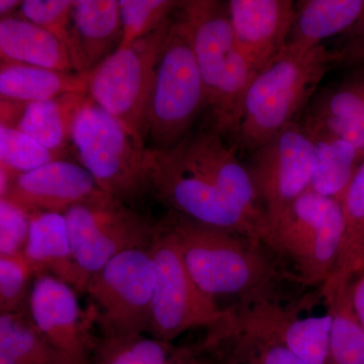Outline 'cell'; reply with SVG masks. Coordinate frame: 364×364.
I'll use <instances>...</instances> for the list:
<instances>
[{"label":"cell","mask_w":364,"mask_h":364,"mask_svg":"<svg viewBox=\"0 0 364 364\" xmlns=\"http://www.w3.org/2000/svg\"><path fill=\"white\" fill-rule=\"evenodd\" d=\"M193 23V49L205 93V107L214 95L236 49L228 4L210 0L186 1Z\"/></svg>","instance_id":"19"},{"label":"cell","mask_w":364,"mask_h":364,"mask_svg":"<svg viewBox=\"0 0 364 364\" xmlns=\"http://www.w3.org/2000/svg\"><path fill=\"white\" fill-rule=\"evenodd\" d=\"M350 282L324 291L332 317L330 355L334 364H364V329L350 299Z\"/></svg>","instance_id":"26"},{"label":"cell","mask_w":364,"mask_h":364,"mask_svg":"<svg viewBox=\"0 0 364 364\" xmlns=\"http://www.w3.org/2000/svg\"><path fill=\"white\" fill-rule=\"evenodd\" d=\"M77 291L50 274H38L28 301L33 324L63 364H87L98 342L90 318L79 306Z\"/></svg>","instance_id":"12"},{"label":"cell","mask_w":364,"mask_h":364,"mask_svg":"<svg viewBox=\"0 0 364 364\" xmlns=\"http://www.w3.org/2000/svg\"><path fill=\"white\" fill-rule=\"evenodd\" d=\"M71 35L72 64L77 73L88 75L123 41L119 1H72Z\"/></svg>","instance_id":"17"},{"label":"cell","mask_w":364,"mask_h":364,"mask_svg":"<svg viewBox=\"0 0 364 364\" xmlns=\"http://www.w3.org/2000/svg\"><path fill=\"white\" fill-rule=\"evenodd\" d=\"M349 291L352 308L364 329V272H361L356 282L350 284Z\"/></svg>","instance_id":"37"},{"label":"cell","mask_w":364,"mask_h":364,"mask_svg":"<svg viewBox=\"0 0 364 364\" xmlns=\"http://www.w3.org/2000/svg\"><path fill=\"white\" fill-rule=\"evenodd\" d=\"M149 193L188 219L264 242L267 231L241 205L189 168L173 148L147 149Z\"/></svg>","instance_id":"7"},{"label":"cell","mask_w":364,"mask_h":364,"mask_svg":"<svg viewBox=\"0 0 364 364\" xmlns=\"http://www.w3.org/2000/svg\"><path fill=\"white\" fill-rule=\"evenodd\" d=\"M334 52L336 64L364 72V18L352 28L344 44Z\"/></svg>","instance_id":"36"},{"label":"cell","mask_w":364,"mask_h":364,"mask_svg":"<svg viewBox=\"0 0 364 364\" xmlns=\"http://www.w3.org/2000/svg\"><path fill=\"white\" fill-rule=\"evenodd\" d=\"M166 344L143 335L98 342L97 364H168Z\"/></svg>","instance_id":"32"},{"label":"cell","mask_w":364,"mask_h":364,"mask_svg":"<svg viewBox=\"0 0 364 364\" xmlns=\"http://www.w3.org/2000/svg\"><path fill=\"white\" fill-rule=\"evenodd\" d=\"M150 252L156 267L149 328L153 338L168 343L195 328L222 331L229 327L233 313L221 310L215 299L196 284L164 222L157 224Z\"/></svg>","instance_id":"6"},{"label":"cell","mask_w":364,"mask_h":364,"mask_svg":"<svg viewBox=\"0 0 364 364\" xmlns=\"http://www.w3.org/2000/svg\"><path fill=\"white\" fill-rule=\"evenodd\" d=\"M248 169L268 228L311 188L314 146L303 122H294L254 150Z\"/></svg>","instance_id":"11"},{"label":"cell","mask_w":364,"mask_h":364,"mask_svg":"<svg viewBox=\"0 0 364 364\" xmlns=\"http://www.w3.org/2000/svg\"><path fill=\"white\" fill-rule=\"evenodd\" d=\"M31 215L6 198H0V255L25 252Z\"/></svg>","instance_id":"35"},{"label":"cell","mask_w":364,"mask_h":364,"mask_svg":"<svg viewBox=\"0 0 364 364\" xmlns=\"http://www.w3.org/2000/svg\"><path fill=\"white\" fill-rule=\"evenodd\" d=\"M72 147L98 186L132 205L149 193L146 149L109 112L90 100L79 112Z\"/></svg>","instance_id":"5"},{"label":"cell","mask_w":364,"mask_h":364,"mask_svg":"<svg viewBox=\"0 0 364 364\" xmlns=\"http://www.w3.org/2000/svg\"><path fill=\"white\" fill-rule=\"evenodd\" d=\"M87 90L88 75L18 62L1 61V100L16 104H31L67 93L87 95Z\"/></svg>","instance_id":"23"},{"label":"cell","mask_w":364,"mask_h":364,"mask_svg":"<svg viewBox=\"0 0 364 364\" xmlns=\"http://www.w3.org/2000/svg\"><path fill=\"white\" fill-rule=\"evenodd\" d=\"M364 18V0H301L284 51L305 55L328 38L349 33Z\"/></svg>","instance_id":"21"},{"label":"cell","mask_w":364,"mask_h":364,"mask_svg":"<svg viewBox=\"0 0 364 364\" xmlns=\"http://www.w3.org/2000/svg\"><path fill=\"white\" fill-rule=\"evenodd\" d=\"M172 148L189 168L212 182L262 225L267 237V218L250 171L237 158L234 148L225 143L224 136L208 129L189 134Z\"/></svg>","instance_id":"13"},{"label":"cell","mask_w":364,"mask_h":364,"mask_svg":"<svg viewBox=\"0 0 364 364\" xmlns=\"http://www.w3.org/2000/svg\"><path fill=\"white\" fill-rule=\"evenodd\" d=\"M23 253L37 274L52 275L78 293H85L88 279L74 258L63 215L54 213L31 215L30 235Z\"/></svg>","instance_id":"20"},{"label":"cell","mask_w":364,"mask_h":364,"mask_svg":"<svg viewBox=\"0 0 364 364\" xmlns=\"http://www.w3.org/2000/svg\"><path fill=\"white\" fill-rule=\"evenodd\" d=\"M105 193L79 163L57 160L14 177L0 198H6L28 214L63 215L69 208Z\"/></svg>","instance_id":"14"},{"label":"cell","mask_w":364,"mask_h":364,"mask_svg":"<svg viewBox=\"0 0 364 364\" xmlns=\"http://www.w3.org/2000/svg\"><path fill=\"white\" fill-rule=\"evenodd\" d=\"M173 14L154 32L117 48L88 74L90 100L123 124L142 146L147 138L157 67Z\"/></svg>","instance_id":"4"},{"label":"cell","mask_w":364,"mask_h":364,"mask_svg":"<svg viewBox=\"0 0 364 364\" xmlns=\"http://www.w3.org/2000/svg\"><path fill=\"white\" fill-rule=\"evenodd\" d=\"M90 100L82 93H67L31 104L1 100V124L32 136L48 149L67 152L78 114Z\"/></svg>","instance_id":"18"},{"label":"cell","mask_w":364,"mask_h":364,"mask_svg":"<svg viewBox=\"0 0 364 364\" xmlns=\"http://www.w3.org/2000/svg\"><path fill=\"white\" fill-rule=\"evenodd\" d=\"M343 233L341 203L310 188L268 228L265 243L289 256L304 282L325 284L336 267Z\"/></svg>","instance_id":"9"},{"label":"cell","mask_w":364,"mask_h":364,"mask_svg":"<svg viewBox=\"0 0 364 364\" xmlns=\"http://www.w3.org/2000/svg\"><path fill=\"white\" fill-rule=\"evenodd\" d=\"M0 359L7 364H63L36 329L28 308L0 315Z\"/></svg>","instance_id":"27"},{"label":"cell","mask_w":364,"mask_h":364,"mask_svg":"<svg viewBox=\"0 0 364 364\" xmlns=\"http://www.w3.org/2000/svg\"><path fill=\"white\" fill-rule=\"evenodd\" d=\"M303 124L314 146L311 189L340 202L363 158L352 144L335 136L312 117L306 116Z\"/></svg>","instance_id":"22"},{"label":"cell","mask_w":364,"mask_h":364,"mask_svg":"<svg viewBox=\"0 0 364 364\" xmlns=\"http://www.w3.org/2000/svg\"><path fill=\"white\" fill-rule=\"evenodd\" d=\"M21 4L23 1H20V0H1L0 1V14L6 18L7 14L13 13L16 7L21 6Z\"/></svg>","instance_id":"38"},{"label":"cell","mask_w":364,"mask_h":364,"mask_svg":"<svg viewBox=\"0 0 364 364\" xmlns=\"http://www.w3.org/2000/svg\"><path fill=\"white\" fill-rule=\"evenodd\" d=\"M291 0H230L237 48L258 73L284 51L296 18Z\"/></svg>","instance_id":"15"},{"label":"cell","mask_w":364,"mask_h":364,"mask_svg":"<svg viewBox=\"0 0 364 364\" xmlns=\"http://www.w3.org/2000/svg\"><path fill=\"white\" fill-rule=\"evenodd\" d=\"M163 222L173 235L189 274L208 296H247L269 279V265L256 248L258 242L181 215Z\"/></svg>","instance_id":"2"},{"label":"cell","mask_w":364,"mask_h":364,"mask_svg":"<svg viewBox=\"0 0 364 364\" xmlns=\"http://www.w3.org/2000/svg\"><path fill=\"white\" fill-rule=\"evenodd\" d=\"M234 318L243 327L284 345L306 364H326L331 358L332 317L329 312L299 318L277 304L257 299L239 315L234 314Z\"/></svg>","instance_id":"16"},{"label":"cell","mask_w":364,"mask_h":364,"mask_svg":"<svg viewBox=\"0 0 364 364\" xmlns=\"http://www.w3.org/2000/svg\"><path fill=\"white\" fill-rule=\"evenodd\" d=\"M205 109V88L193 49V23L186 1H181L157 67L148 117L147 136L152 141V149H169L181 143Z\"/></svg>","instance_id":"3"},{"label":"cell","mask_w":364,"mask_h":364,"mask_svg":"<svg viewBox=\"0 0 364 364\" xmlns=\"http://www.w3.org/2000/svg\"><path fill=\"white\" fill-rule=\"evenodd\" d=\"M155 282L150 249L124 251L91 275L85 293L102 338H128L149 331Z\"/></svg>","instance_id":"8"},{"label":"cell","mask_w":364,"mask_h":364,"mask_svg":"<svg viewBox=\"0 0 364 364\" xmlns=\"http://www.w3.org/2000/svg\"><path fill=\"white\" fill-rule=\"evenodd\" d=\"M225 334L235 339L234 353L244 364H306L286 346L235 321Z\"/></svg>","instance_id":"33"},{"label":"cell","mask_w":364,"mask_h":364,"mask_svg":"<svg viewBox=\"0 0 364 364\" xmlns=\"http://www.w3.org/2000/svg\"><path fill=\"white\" fill-rule=\"evenodd\" d=\"M32 263L25 253L0 255V312H20L28 308L35 277Z\"/></svg>","instance_id":"31"},{"label":"cell","mask_w":364,"mask_h":364,"mask_svg":"<svg viewBox=\"0 0 364 364\" xmlns=\"http://www.w3.org/2000/svg\"><path fill=\"white\" fill-rule=\"evenodd\" d=\"M66 156L67 152L48 149L18 129L0 124V176L7 184L20 174Z\"/></svg>","instance_id":"28"},{"label":"cell","mask_w":364,"mask_h":364,"mask_svg":"<svg viewBox=\"0 0 364 364\" xmlns=\"http://www.w3.org/2000/svg\"><path fill=\"white\" fill-rule=\"evenodd\" d=\"M74 258L90 280L119 254L150 249L157 224L109 193L78 203L63 214Z\"/></svg>","instance_id":"10"},{"label":"cell","mask_w":364,"mask_h":364,"mask_svg":"<svg viewBox=\"0 0 364 364\" xmlns=\"http://www.w3.org/2000/svg\"><path fill=\"white\" fill-rule=\"evenodd\" d=\"M71 9L70 0H26L21 6L23 18L45 28L56 37L66 48L70 59L73 51Z\"/></svg>","instance_id":"34"},{"label":"cell","mask_w":364,"mask_h":364,"mask_svg":"<svg viewBox=\"0 0 364 364\" xmlns=\"http://www.w3.org/2000/svg\"><path fill=\"white\" fill-rule=\"evenodd\" d=\"M336 60L335 52L323 45L305 55L280 53L249 87L237 142L253 152L298 121L296 117Z\"/></svg>","instance_id":"1"},{"label":"cell","mask_w":364,"mask_h":364,"mask_svg":"<svg viewBox=\"0 0 364 364\" xmlns=\"http://www.w3.org/2000/svg\"><path fill=\"white\" fill-rule=\"evenodd\" d=\"M0 55L1 61L76 72L62 43L45 28L23 18L11 16L1 18Z\"/></svg>","instance_id":"24"},{"label":"cell","mask_w":364,"mask_h":364,"mask_svg":"<svg viewBox=\"0 0 364 364\" xmlns=\"http://www.w3.org/2000/svg\"><path fill=\"white\" fill-rule=\"evenodd\" d=\"M364 272V239L359 248L358 259H356L355 273Z\"/></svg>","instance_id":"39"},{"label":"cell","mask_w":364,"mask_h":364,"mask_svg":"<svg viewBox=\"0 0 364 364\" xmlns=\"http://www.w3.org/2000/svg\"><path fill=\"white\" fill-rule=\"evenodd\" d=\"M181 1L173 0H119L123 41L119 47L156 31L171 18Z\"/></svg>","instance_id":"30"},{"label":"cell","mask_w":364,"mask_h":364,"mask_svg":"<svg viewBox=\"0 0 364 364\" xmlns=\"http://www.w3.org/2000/svg\"><path fill=\"white\" fill-rule=\"evenodd\" d=\"M310 112L349 122L364 133V72L353 71L350 77L326 91Z\"/></svg>","instance_id":"29"},{"label":"cell","mask_w":364,"mask_h":364,"mask_svg":"<svg viewBox=\"0 0 364 364\" xmlns=\"http://www.w3.org/2000/svg\"><path fill=\"white\" fill-rule=\"evenodd\" d=\"M344 233L336 267L323 289L349 284L355 273L359 248L364 239V159L340 200Z\"/></svg>","instance_id":"25"}]
</instances>
